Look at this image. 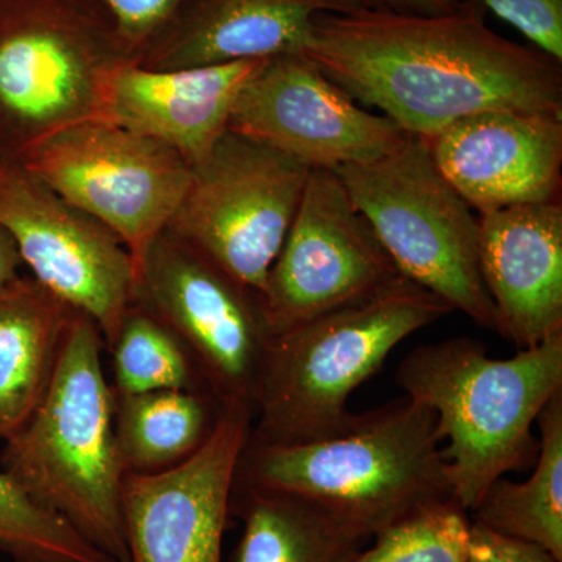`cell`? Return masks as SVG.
<instances>
[{"instance_id":"obj_3","label":"cell","mask_w":562,"mask_h":562,"mask_svg":"<svg viewBox=\"0 0 562 562\" xmlns=\"http://www.w3.org/2000/svg\"><path fill=\"white\" fill-rule=\"evenodd\" d=\"M103 336L77 313L43 401L3 442L0 465L33 502L114 562L127 560L122 490L127 475L114 432Z\"/></svg>"},{"instance_id":"obj_5","label":"cell","mask_w":562,"mask_h":562,"mask_svg":"<svg viewBox=\"0 0 562 562\" xmlns=\"http://www.w3.org/2000/svg\"><path fill=\"white\" fill-rule=\"evenodd\" d=\"M453 310L412 280L276 336L254 402L249 442L319 441L357 427L350 395L391 351Z\"/></svg>"},{"instance_id":"obj_17","label":"cell","mask_w":562,"mask_h":562,"mask_svg":"<svg viewBox=\"0 0 562 562\" xmlns=\"http://www.w3.org/2000/svg\"><path fill=\"white\" fill-rule=\"evenodd\" d=\"M265 60L181 69L124 63L106 83L101 121L158 140L195 165L228 131L239 92Z\"/></svg>"},{"instance_id":"obj_21","label":"cell","mask_w":562,"mask_h":562,"mask_svg":"<svg viewBox=\"0 0 562 562\" xmlns=\"http://www.w3.org/2000/svg\"><path fill=\"white\" fill-rule=\"evenodd\" d=\"M222 406L201 391L114 394V432L125 471L157 473L188 460L210 438Z\"/></svg>"},{"instance_id":"obj_20","label":"cell","mask_w":562,"mask_h":562,"mask_svg":"<svg viewBox=\"0 0 562 562\" xmlns=\"http://www.w3.org/2000/svg\"><path fill=\"white\" fill-rule=\"evenodd\" d=\"M232 514L243 531L231 562H350L372 541L313 503L233 487Z\"/></svg>"},{"instance_id":"obj_6","label":"cell","mask_w":562,"mask_h":562,"mask_svg":"<svg viewBox=\"0 0 562 562\" xmlns=\"http://www.w3.org/2000/svg\"><path fill=\"white\" fill-rule=\"evenodd\" d=\"M333 172L401 276L503 335L480 271L479 217L439 171L427 140L408 135L376 160Z\"/></svg>"},{"instance_id":"obj_8","label":"cell","mask_w":562,"mask_h":562,"mask_svg":"<svg viewBox=\"0 0 562 562\" xmlns=\"http://www.w3.org/2000/svg\"><path fill=\"white\" fill-rule=\"evenodd\" d=\"M312 169L227 131L191 180L166 232L261 295Z\"/></svg>"},{"instance_id":"obj_4","label":"cell","mask_w":562,"mask_h":562,"mask_svg":"<svg viewBox=\"0 0 562 562\" xmlns=\"http://www.w3.org/2000/svg\"><path fill=\"white\" fill-rule=\"evenodd\" d=\"M395 383L435 412L454 501L471 513L492 483L535 464L532 425L562 391V333L508 360L471 338L424 344L403 358Z\"/></svg>"},{"instance_id":"obj_9","label":"cell","mask_w":562,"mask_h":562,"mask_svg":"<svg viewBox=\"0 0 562 562\" xmlns=\"http://www.w3.org/2000/svg\"><path fill=\"white\" fill-rule=\"evenodd\" d=\"M135 303L179 338L209 394L254 413L273 341L257 291L165 232L140 261Z\"/></svg>"},{"instance_id":"obj_29","label":"cell","mask_w":562,"mask_h":562,"mask_svg":"<svg viewBox=\"0 0 562 562\" xmlns=\"http://www.w3.org/2000/svg\"><path fill=\"white\" fill-rule=\"evenodd\" d=\"M360 3L369 10L439 16L460 10L464 5V0H360Z\"/></svg>"},{"instance_id":"obj_1","label":"cell","mask_w":562,"mask_h":562,"mask_svg":"<svg viewBox=\"0 0 562 562\" xmlns=\"http://www.w3.org/2000/svg\"><path fill=\"white\" fill-rule=\"evenodd\" d=\"M302 54L355 101L424 139L484 111L562 116L561 63L491 31L479 0L439 16L317 14Z\"/></svg>"},{"instance_id":"obj_7","label":"cell","mask_w":562,"mask_h":562,"mask_svg":"<svg viewBox=\"0 0 562 562\" xmlns=\"http://www.w3.org/2000/svg\"><path fill=\"white\" fill-rule=\"evenodd\" d=\"M127 61L80 0H0V155L101 120L111 74Z\"/></svg>"},{"instance_id":"obj_25","label":"cell","mask_w":562,"mask_h":562,"mask_svg":"<svg viewBox=\"0 0 562 562\" xmlns=\"http://www.w3.org/2000/svg\"><path fill=\"white\" fill-rule=\"evenodd\" d=\"M471 514L452 498L376 532L350 562H468Z\"/></svg>"},{"instance_id":"obj_16","label":"cell","mask_w":562,"mask_h":562,"mask_svg":"<svg viewBox=\"0 0 562 562\" xmlns=\"http://www.w3.org/2000/svg\"><path fill=\"white\" fill-rule=\"evenodd\" d=\"M479 257L503 339L525 350L562 333L561 201L480 214Z\"/></svg>"},{"instance_id":"obj_12","label":"cell","mask_w":562,"mask_h":562,"mask_svg":"<svg viewBox=\"0 0 562 562\" xmlns=\"http://www.w3.org/2000/svg\"><path fill=\"white\" fill-rule=\"evenodd\" d=\"M401 277L339 177L313 169L269 269L262 308L276 338L366 301Z\"/></svg>"},{"instance_id":"obj_19","label":"cell","mask_w":562,"mask_h":562,"mask_svg":"<svg viewBox=\"0 0 562 562\" xmlns=\"http://www.w3.org/2000/svg\"><path fill=\"white\" fill-rule=\"evenodd\" d=\"M76 314L32 277L0 290V441L43 401Z\"/></svg>"},{"instance_id":"obj_13","label":"cell","mask_w":562,"mask_h":562,"mask_svg":"<svg viewBox=\"0 0 562 562\" xmlns=\"http://www.w3.org/2000/svg\"><path fill=\"white\" fill-rule=\"evenodd\" d=\"M228 131L312 171L376 160L408 136L383 114L361 109L302 52L266 58L258 66L236 99Z\"/></svg>"},{"instance_id":"obj_11","label":"cell","mask_w":562,"mask_h":562,"mask_svg":"<svg viewBox=\"0 0 562 562\" xmlns=\"http://www.w3.org/2000/svg\"><path fill=\"white\" fill-rule=\"evenodd\" d=\"M0 227L32 279L90 317L110 347L135 303L136 265L124 243L7 155L0 157Z\"/></svg>"},{"instance_id":"obj_23","label":"cell","mask_w":562,"mask_h":562,"mask_svg":"<svg viewBox=\"0 0 562 562\" xmlns=\"http://www.w3.org/2000/svg\"><path fill=\"white\" fill-rule=\"evenodd\" d=\"M109 349L113 353L111 390L114 394L161 390L206 392L183 344L136 303L122 319Z\"/></svg>"},{"instance_id":"obj_26","label":"cell","mask_w":562,"mask_h":562,"mask_svg":"<svg viewBox=\"0 0 562 562\" xmlns=\"http://www.w3.org/2000/svg\"><path fill=\"white\" fill-rule=\"evenodd\" d=\"M105 21L133 63L146 58L190 0H80Z\"/></svg>"},{"instance_id":"obj_15","label":"cell","mask_w":562,"mask_h":562,"mask_svg":"<svg viewBox=\"0 0 562 562\" xmlns=\"http://www.w3.org/2000/svg\"><path fill=\"white\" fill-rule=\"evenodd\" d=\"M425 140L439 171L480 214L560 201L562 116L484 111Z\"/></svg>"},{"instance_id":"obj_31","label":"cell","mask_w":562,"mask_h":562,"mask_svg":"<svg viewBox=\"0 0 562 562\" xmlns=\"http://www.w3.org/2000/svg\"><path fill=\"white\" fill-rule=\"evenodd\" d=\"M0 157H2V155H0Z\"/></svg>"},{"instance_id":"obj_22","label":"cell","mask_w":562,"mask_h":562,"mask_svg":"<svg viewBox=\"0 0 562 562\" xmlns=\"http://www.w3.org/2000/svg\"><path fill=\"white\" fill-rule=\"evenodd\" d=\"M539 453L527 482L491 484L471 519L492 531L542 547L562 562V391L539 413Z\"/></svg>"},{"instance_id":"obj_10","label":"cell","mask_w":562,"mask_h":562,"mask_svg":"<svg viewBox=\"0 0 562 562\" xmlns=\"http://www.w3.org/2000/svg\"><path fill=\"white\" fill-rule=\"evenodd\" d=\"M14 158L110 228L131 251L136 276L191 180V166L171 147L101 120L63 128Z\"/></svg>"},{"instance_id":"obj_28","label":"cell","mask_w":562,"mask_h":562,"mask_svg":"<svg viewBox=\"0 0 562 562\" xmlns=\"http://www.w3.org/2000/svg\"><path fill=\"white\" fill-rule=\"evenodd\" d=\"M472 520V519H471ZM468 562H560L536 543L509 538L472 520Z\"/></svg>"},{"instance_id":"obj_2","label":"cell","mask_w":562,"mask_h":562,"mask_svg":"<svg viewBox=\"0 0 562 562\" xmlns=\"http://www.w3.org/2000/svg\"><path fill=\"white\" fill-rule=\"evenodd\" d=\"M235 490L302 498L371 538L454 498L436 414L406 395L362 413L357 427L333 438L286 446L247 441Z\"/></svg>"},{"instance_id":"obj_24","label":"cell","mask_w":562,"mask_h":562,"mask_svg":"<svg viewBox=\"0 0 562 562\" xmlns=\"http://www.w3.org/2000/svg\"><path fill=\"white\" fill-rule=\"evenodd\" d=\"M0 552L11 562H113L0 469Z\"/></svg>"},{"instance_id":"obj_18","label":"cell","mask_w":562,"mask_h":562,"mask_svg":"<svg viewBox=\"0 0 562 562\" xmlns=\"http://www.w3.org/2000/svg\"><path fill=\"white\" fill-rule=\"evenodd\" d=\"M360 9V0H190L138 65L195 68L302 52L317 14Z\"/></svg>"},{"instance_id":"obj_30","label":"cell","mask_w":562,"mask_h":562,"mask_svg":"<svg viewBox=\"0 0 562 562\" xmlns=\"http://www.w3.org/2000/svg\"><path fill=\"white\" fill-rule=\"evenodd\" d=\"M21 257L13 239L0 227V290L21 277Z\"/></svg>"},{"instance_id":"obj_27","label":"cell","mask_w":562,"mask_h":562,"mask_svg":"<svg viewBox=\"0 0 562 562\" xmlns=\"http://www.w3.org/2000/svg\"><path fill=\"white\" fill-rule=\"evenodd\" d=\"M509 22L536 49L562 63V0H479Z\"/></svg>"},{"instance_id":"obj_14","label":"cell","mask_w":562,"mask_h":562,"mask_svg":"<svg viewBox=\"0 0 562 562\" xmlns=\"http://www.w3.org/2000/svg\"><path fill=\"white\" fill-rule=\"evenodd\" d=\"M251 419L247 406L224 405L210 438L188 460L168 471L125 475V562H222Z\"/></svg>"}]
</instances>
